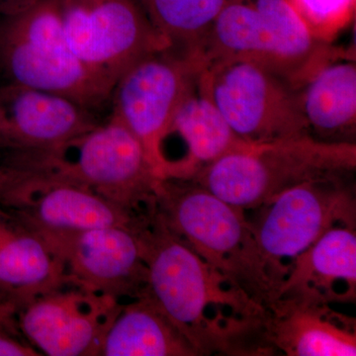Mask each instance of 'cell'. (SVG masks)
Segmentation results:
<instances>
[{"label":"cell","mask_w":356,"mask_h":356,"mask_svg":"<svg viewBox=\"0 0 356 356\" xmlns=\"http://www.w3.org/2000/svg\"><path fill=\"white\" fill-rule=\"evenodd\" d=\"M34 1L35 0H0V17L17 13Z\"/></svg>","instance_id":"484cf974"},{"label":"cell","mask_w":356,"mask_h":356,"mask_svg":"<svg viewBox=\"0 0 356 356\" xmlns=\"http://www.w3.org/2000/svg\"><path fill=\"white\" fill-rule=\"evenodd\" d=\"M311 34L318 41L334 43L355 19L356 0H286Z\"/></svg>","instance_id":"603a6c76"},{"label":"cell","mask_w":356,"mask_h":356,"mask_svg":"<svg viewBox=\"0 0 356 356\" xmlns=\"http://www.w3.org/2000/svg\"><path fill=\"white\" fill-rule=\"evenodd\" d=\"M236 0H139L170 50L201 57L204 43L220 13Z\"/></svg>","instance_id":"7402d4cb"},{"label":"cell","mask_w":356,"mask_h":356,"mask_svg":"<svg viewBox=\"0 0 356 356\" xmlns=\"http://www.w3.org/2000/svg\"><path fill=\"white\" fill-rule=\"evenodd\" d=\"M248 144L232 130L198 77L159 140V175L194 179L218 159Z\"/></svg>","instance_id":"5bb4252c"},{"label":"cell","mask_w":356,"mask_h":356,"mask_svg":"<svg viewBox=\"0 0 356 356\" xmlns=\"http://www.w3.org/2000/svg\"><path fill=\"white\" fill-rule=\"evenodd\" d=\"M0 356H41L24 339L0 330Z\"/></svg>","instance_id":"cb8c5ba5"},{"label":"cell","mask_w":356,"mask_h":356,"mask_svg":"<svg viewBox=\"0 0 356 356\" xmlns=\"http://www.w3.org/2000/svg\"><path fill=\"white\" fill-rule=\"evenodd\" d=\"M205 67L199 57L158 51L131 65L112 89L111 116L140 140L159 177V140Z\"/></svg>","instance_id":"9c48e42d"},{"label":"cell","mask_w":356,"mask_h":356,"mask_svg":"<svg viewBox=\"0 0 356 356\" xmlns=\"http://www.w3.org/2000/svg\"><path fill=\"white\" fill-rule=\"evenodd\" d=\"M302 112L311 136L325 142L355 143V58L329 63L299 89Z\"/></svg>","instance_id":"ac0fdd59"},{"label":"cell","mask_w":356,"mask_h":356,"mask_svg":"<svg viewBox=\"0 0 356 356\" xmlns=\"http://www.w3.org/2000/svg\"><path fill=\"white\" fill-rule=\"evenodd\" d=\"M355 168V143L306 135L248 144L218 159L191 181L235 207L254 210L296 185L346 177Z\"/></svg>","instance_id":"277c9868"},{"label":"cell","mask_w":356,"mask_h":356,"mask_svg":"<svg viewBox=\"0 0 356 356\" xmlns=\"http://www.w3.org/2000/svg\"><path fill=\"white\" fill-rule=\"evenodd\" d=\"M206 65L219 60H248L274 72L273 33L250 0H236L220 13L201 51Z\"/></svg>","instance_id":"44dd1931"},{"label":"cell","mask_w":356,"mask_h":356,"mask_svg":"<svg viewBox=\"0 0 356 356\" xmlns=\"http://www.w3.org/2000/svg\"><path fill=\"white\" fill-rule=\"evenodd\" d=\"M250 1L273 33L276 74L298 90L324 65L355 58L350 51L316 39L286 0Z\"/></svg>","instance_id":"d6986e66"},{"label":"cell","mask_w":356,"mask_h":356,"mask_svg":"<svg viewBox=\"0 0 356 356\" xmlns=\"http://www.w3.org/2000/svg\"><path fill=\"white\" fill-rule=\"evenodd\" d=\"M99 356H199L146 293L122 304Z\"/></svg>","instance_id":"ffe728a7"},{"label":"cell","mask_w":356,"mask_h":356,"mask_svg":"<svg viewBox=\"0 0 356 356\" xmlns=\"http://www.w3.org/2000/svg\"><path fill=\"white\" fill-rule=\"evenodd\" d=\"M156 209L175 235L229 282L266 307L278 287L245 211L191 180L161 179Z\"/></svg>","instance_id":"3957f363"},{"label":"cell","mask_w":356,"mask_h":356,"mask_svg":"<svg viewBox=\"0 0 356 356\" xmlns=\"http://www.w3.org/2000/svg\"><path fill=\"white\" fill-rule=\"evenodd\" d=\"M290 297L315 303H355V228L339 226L289 262L277 298ZM276 298V299H277Z\"/></svg>","instance_id":"2e32d148"},{"label":"cell","mask_w":356,"mask_h":356,"mask_svg":"<svg viewBox=\"0 0 356 356\" xmlns=\"http://www.w3.org/2000/svg\"><path fill=\"white\" fill-rule=\"evenodd\" d=\"M65 280L62 261L43 236L0 205V294L14 315Z\"/></svg>","instance_id":"e0dca14e"},{"label":"cell","mask_w":356,"mask_h":356,"mask_svg":"<svg viewBox=\"0 0 356 356\" xmlns=\"http://www.w3.org/2000/svg\"><path fill=\"white\" fill-rule=\"evenodd\" d=\"M0 168L81 185L133 212L153 205L161 179L140 140L113 116L48 149L0 156Z\"/></svg>","instance_id":"7a4b0ae2"},{"label":"cell","mask_w":356,"mask_h":356,"mask_svg":"<svg viewBox=\"0 0 356 356\" xmlns=\"http://www.w3.org/2000/svg\"><path fill=\"white\" fill-rule=\"evenodd\" d=\"M0 205L39 235L134 226L147 211L133 212L81 185L2 168Z\"/></svg>","instance_id":"8fae6325"},{"label":"cell","mask_w":356,"mask_h":356,"mask_svg":"<svg viewBox=\"0 0 356 356\" xmlns=\"http://www.w3.org/2000/svg\"><path fill=\"white\" fill-rule=\"evenodd\" d=\"M262 339L287 356L356 355L355 318L331 305L280 297L266 307Z\"/></svg>","instance_id":"9a60e30c"},{"label":"cell","mask_w":356,"mask_h":356,"mask_svg":"<svg viewBox=\"0 0 356 356\" xmlns=\"http://www.w3.org/2000/svg\"><path fill=\"white\" fill-rule=\"evenodd\" d=\"M65 40L74 55L113 89L140 58L170 50L139 0H56Z\"/></svg>","instance_id":"ba28073f"},{"label":"cell","mask_w":356,"mask_h":356,"mask_svg":"<svg viewBox=\"0 0 356 356\" xmlns=\"http://www.w3.org/2000/svg\"><path fill=\"white\" fill-rule=\"evenodd\" d=\"M257 209L259 214L250 226L278 288L289 262L329 229L355 228V195L346 177L303 182Z\"/></svg>","instance_id":"52a82bcc"},{"label":"cell","mask_w":356,"mask_h":356,"mask_svg":"<svg viewBox=\"0 0 356 356\" xmlns=\"http://www.w3.org/2000/svg\"><path fill=\"white\" fill-rule=\"evenodd\" d=\"M0 72L7 81L65 96L89 110L112 92L70 49L56 0H35L0 17Z\"/></svg>","instance_id":"5b68a950"},{"label":"cell","mask_w":356,"mask_h":356,"mask_svg":"<svg viewBox=\"0 0 356 356\" xmlns=\"http://www.w3.org/2000/svg\"><path fill=\"white\" fill-rule=\"evenodd\" d=\"M144 215L134 226L40 236L60 257L65 280L125 303L147 289V269L139 232Z\"/></svg>","instance_id":"7c38bea8"},{"label":"cell","mask_w":356,"mask_h":356,"mask_svg":"<svg viewBox=\"0 0 356 356\" xmlns=\"http://www.w3.org/2000/svg\"><path fill=\"white\" fill-rule=\"evenodd\" d=\"M70 98L23 84L0 86V156L56 146L97 125Z\"/></svg>","instance_id":"4fadbf2b"},{"label":"cell","mask_w":356,"mask_h":356,"mask_svg":"<svg viewBox=\"0 0 356 356\" xmlns=\"http://www.w3.org/2000/svg\"><path fill=\"white\" fill-rule=\"evenodd\" d=\"M199 83L232 130L250 144L311 135L298 89L259 63H212L201 72Z\"/></svg>","instance_id":"8992f818"},{"label":"cell","mask_w":356,"mask_h":356,"mask_svg":"<svg viewBox=\"0 0 356 356\" xmlns=\"http://www.w3.org/2000/svg\"><path fill=\"white\" fill-rule=\"evenodd\" d=\"M121 302L72 281L40 295L16 311L21 337L48 356H99Z\"/></svg>","instance_id":"30bf717a"},{"label":"cell","mask_w":356,"mask_h":356,"mask_svg":"<svg viewBox=\"0 0 356 356\" xmlns=\"http://www.w3.org/2000/svg\"><path fill=\"white\" fill-rule=\"evenodd\" d=\"M0 330L22 339L19 332H18L17 327H16L14 313L13 310L7 306L6 301L2 298L1 294H0Z\"/></svg>","instance_id":"d4e9b609"},{"label":"cell","mask_w":356,"mask_h":356,"mask_svg":"<svg viewBox=\"0 0 356 356\" xmlns=\"http://www.w3.org/2000/svg\"><path fill=\"white\" fill-rule=\"evenodd\" d=\"M139 232L147 269L146 294L168 316L198 355H238L233 337L209 315L238 332L254 353L266 308L203 261L166 226L156 202Z\"/></svg>","instance_id":"6da1fadb"}]
</instances>
